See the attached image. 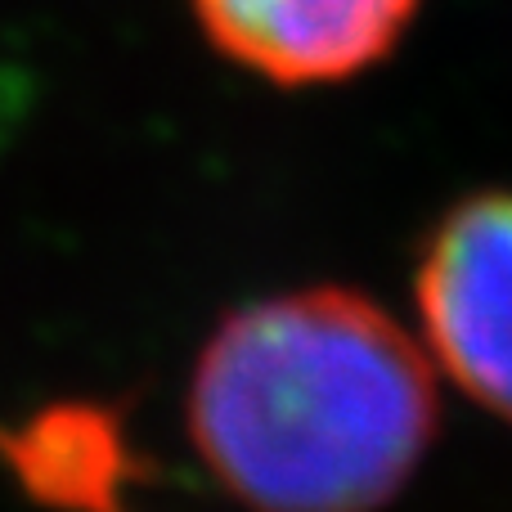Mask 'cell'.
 I'll return each instance as SVG.
<instances>
[{
  "label": "cell",
  "instance_id": "1",
  "mask_svg": "<svg viewBox=\"0 0 512 512\" xmlns=\"http://www.w3.org/2000/svg\"><path fill=\"white\" fill-rule=\"evenodd\" d=\"M427 351L346 288L234 310L189 382V436L248 512H382L436 441Z\"/></svg>",
  "mask_w": 512,
  "mask_h": 512
},
{
  "label": "cell",
  "instance_id": "2",
  "mask_svg": "<svg viewBox=\"0 0 512 512\" xmlns=\"http://www.w3.org/2000/svg\"><path fill=\"white\" fill-rule=\"evenodd\" d=\"M427 351L477 405L512 423V194L459 203L418 265Z\"/></svg>",
  "mask_w": 512,
  "mask_h": 512
},
{
  "label": "cell",
  "instance_id": "3",
  "mask_svg": "<svg viewBox=\"0 0 512 512\" xmlns=\"http://www.w3.org/2000/svg\"><path fill=\"white\" fill-rule=\"evenodd\" d=\"M194 9L234 63L279 86H315L378 63L418 0H194Z\"/></svg>",
  "mask_w": 512,
  "mask_h": 512
},
{
  "label": "cell",
  "instance_id": "4",
  "mask_svg": "<svg viewBox=\"0 0 512 512\" xmlns=\"http://www.w3.org/2000/svg\"><path fill=\"white\" fill-rule=\"evenodd\" d=\"M0 463L50 512H131V490L144 481L117 414L86 400L45 405L18 427H0Z\"/></svg>",
  "mask_w": 512,
  "mask_h": 512
}]
</instances>
